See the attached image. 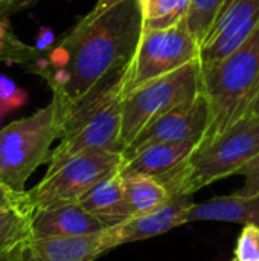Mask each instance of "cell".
<instances>
[{
	"instance_id": "30bf717a",
	"label": "cell",
	"mask_w": 259,
	"mask_h": 261,
	"mask_svg": "<svg viewBox=\"0 0 259 261\" xmlns=\"http://www.w3.org/2000/svg\"><path fill=\"white\" fill-rule=\"evenodd\" d=\"M191 205L192 202L189 197L177 196L150 213L134 216L119 225L110 226L114 246L118 248L125 243L153 239L174 228L186 225L188 223L186 214Z\"/></svg>"
},
{
	"instance_id": "ba28073f",
	"label": "cell",
	"mask_w": 259,
	"mask_h": 261,
	"mask_svg": "<svg viewBox=\"0 0 259 261\" xmlns=\"http://www.w3.org/2000/svg\"><path fill=\"white\" fill-rule=\"evenodd\" d=\"M200 54L202 47L191 34L186 18L168 29L143 31L130 63L125 95L200 60Z\"/></svg>"
},
{
	"instance_id": "4316f807",
	"label": "cell",
	"mask_w": 259,
	"mask_h": 261,
	"mask_svg": "<svg viewBox=\"0 0 259 261\" xmlns=\"http://www.w3.org/2000/svg\"><path fill=\"white\" fill-rule=\"evenodd\" d=\"M124 2H125V0H98L96 5L92 8V11L87 12L82 18H84V20H93V18L102 15L105 11L114 8V6H118V5H121V3H124Z\"/></svg>"
},
{
	"instance_id": "9a60e30c",
	"label": "cell",
	"mask_w": 259,
	"mask_h": 261,
	"mask_svg": "<svg viewBox=\"0 0 259 261\" xmlns=\"http://www.w3.org/2000/svg\"><path fill=\"white\" fill-rule=\"evenodd\" d=\"M188 223L211 220V222H234L243 226H259V194L243 196L240 193L220 196L203 203H192L188 208Z\"/></svg>"
},
{
	"instance_id": "7c38bea8",
	"label": "cell",
	"mask_w": 259,
	"mask_h": 261,
	"mask_svg": "<svg viewBox=\"0 0 259 261\" xmlns=\"http://www.w3.org/2000/svg\"><path fill=\"white\" fill-rule=\"evenodd\" d=\"M110 226L85 211L79 203H73L35 211L32 219V239L87 236L101 232Z\"/></svg>"
},
{
	"instance_id": "5b68a950",
	"label": "cell",
	"mask_w": 259,
	"mask_h": 261,
	"mask_svg": "<svg viewBox=\"0 0 259 261\" xmlns=\"http://www.w3.org/2000/svg\"><path fill=\"white\" fill-rule=\"evenodd\" d=\"M66 107L58 96L34 115L17 119L0 130V184L26 191L29 176L50 159V147L61 139Z\"/></svg>"
},
{
	"instance_id": "44dd1931",
	"label": "cell",
	"mask_w": 259,
	"mask_h": 261,
	"mask_svg": "<svg viewBox=\"0 0 259 261\" xmlns=\"http://www.w3.org/2000/svg\"><path fill=\"white\" fill-rule=\"evenodd\" d=\"M235 261H259V226L243 228L235 246Z\"/></svg>"
},
{
	"instance_id": "277c9868",
	"label": "cell",
	"mask_w": 259,
	"mask_h": 261,
	"mask_svg": "<svg viewBox=\"0 0 259 261\" xmlns=\"http://www.w3.org/2000/svg\"><path fill=\"white\" fill-rule=\"evenodd\" d=\"M259 156V116H249L214 142L197 147L177 168L159 177L172 197H191L206 185L240 174Z\"/></svg>"
},
{
	"instance_id": "d4e9b609",
	"label": "cell",
	"mask_w": 259,
	"mask_h": 261,
	"mask_svg": "<svg viewBox=\"0 0 259 261\" xmlns=\"http://www.w3.org/2000/svg\"><path fill=\"white\" fill-rule=\"evenodd\" d=\"M53 43H55V34L50 28L41 26L37 35V41H35V49L38 52H47L53 49Z\"/></svg>"
},
{
	"instance_id": "603a6c76",
	"label": "cell",
	"mask_w": 259,
	"mask_h": 261,
	"mask_svg": "<svg viewBox=\"0 0 259 261\" xmlns=\"http://www.w3.org/2000/svg\"><path fill=\"white\" fill-rule=\"evenodd\" d=\"M27 200V191H17L0 184V211Z\"/></svg>"
},
{
	"instance_id": "7402d4cb",
	"label": "cell",
	"mask_w": 259,
	"mask_h": 261,
	"mask_svg": "<svg viewBox=\"0 0 259 261\" xmlns=\"http://www.w3.org/2000/svg\"><path fill=\"white\" fill-rule=\"evenodd\" d=\"M240 176L246 177L243 188L238 191L243 196H258L259 194V156L249 162L241 171Z\"/></svg>"
},
{
	"instance_id": "52a82bcc",
	"label": "cell",
	"mask_w": 259,
	"mask_h": 261,
	"mask_svg": "<svg viewBox=\"0 0 259 261\" xmlns=\"http://www.w3.org/2000/svg\"><path fill=\"white\" fill-rule=\"evenodd\" d=\"M122 153L105 150H87L78 153L52 171L27 191L35 211L52 210L79 200L104 177L121 168Z\"/></svg>"
},
{
	"instance_id": "8992f818",
	"label": "cell",
	"mask_w": 259,
	"mask_h": 261,
	"mask_svg": "<svg viewBox=\"0 0 259 261\" xmlns=\"http://www.w3.org/2000/svg\"><path fill=\"white\" fill-rule=\"evenodd\" d=\"M200 92L202 61L197 60L127 93L122 102V153L154 119L188 101H192Z\"/></svg>"
},
{
	"instance_id": "ac0fdd59",
	"label": "cell",
	"mask_w": 259,
	"mask_h": 261,
	"mask_svg": "<svg viewBox=\"0 0 259 261\" xmlns=\"http://www.w3.org/2000/svg\"><path fill=\"white\" fill-rule=\"evenodd\" d=\"M192 0H142L143 31L168 29L186 18Z\"/></svg>"
},
{
	"instance_id": "8fae6325",
	"label": "cell",
	"mask_w": 259,
	"mask_h": 261,
	"mask_svg": "<svg viewBox=\"0 0 259 261\" xmlns=\"http://www.w3.org/2000/svg\"><path fill=\"white\" fill-rule=\"evenodd\" d=\"M114 248L110 228L87 236L32 239L29 242L32 261H95Z\"/></svg>"
},
{
	"instance_id": "83f0119b",
	"label": "cell",
	"mask_w": 259,
	"mask_h": 261,
	"mask_svg": "<svg viewBox=\"0 0 259 261\" xmlns=\"http://www.w3.org/2000/svg\"><path fill=\"white\" fill-rule=\"evenodd\" d=\"M249 116H259V92L258 95H256V98H255V101H253L252 106H250V110H249L247 118H249Z\"/></svg>"
},
{
	"instance_id": "cb8c5ba5",
	"label": "cell",
	"mask_w": 259,
	"mask_h": 261,
	"mask_svg": "<svg viewBox=\"0 0 259 261\" xmlns=\"http://www.w3.org/2000/svg\"><path fill=\"white\" fill-rule=\"evenodd\" d=\"M38 0H0V18H9L11 14L32 6Z\"/></svg>"
},
{
	"instance_id": "6da1fadb",
	"label": "cell",
	"mask_w": 259,
	"mask_h": 261,
	"mask_svg": "<svg viewBox=\"0 0 259 261\" xmlns=\"http://www.w3.org/2000/svg\"><path fill=\"white\" fill-rule=\"evenodd\" d=\"M143 32L142 0H125L93 20L81 18L60 41L69 52V84L53 92L69 110L99 81L128 66Z\"/></svg>"
},
{
	"instance_id": "d6986e66",
	"label": "cell",
	"mask_w": 259,
	"mask_h": 261,
	"mask_svg": "<svg viewBox=\"0 0 259 261\" xmlns=\"http://www.w3.org/2000/svg\"><path fill=\"white\" fill-rule=\"evenodd\" d=\"M224 0H192L188 15H186V23L194 35V38L198 41L200 47L203 46L211 28L214 26L220 9L223 6Z\"/></svg>"
},
{
	"instance_id": "f1b7e54d",
	"label": "cell",
	"mask_w": 259,
	"mask_h": 261,
	"mask_svg": "<svg viewBox=\"0 0 259 261\" xmlns=\"http://www.w3.org/2000/svg\"><path fill=\"white\" fill-rule=\"evenodd\" d=\"M2 121H3V118L0 116V125H2ZM0 130H2V128H0Z\"/></svg>"
},
{
	"instance_id": "7a4b0ae2",
	"label": "cell",
	"mask_w": 259,
	"mask_h": 261,
	"mask_svg": "<svg viewBox=\"0 0 259 261\" xmlns=\"http://www.w3.org/2000/svg\"><path fill=\"white\" fill-rule=\"evenodd\" d=\"M128 70L130 64L110 73L69 110L60 144L50 153L47 171L87 150L122 153V102Z\"/></svg>"
},
{
	"instance_id": "9c48e42d",
	"label": "cell",
	"mask_w": 259,
	"mask_h": 261,
	"mask_svg": "<svg viewBox=\"0 0 259 261\" xmlns=\"http://www.w3.org/2000/svg\"><path fill=\"white\" fill-rule=\"evenodd\" d=\"M209 119V102L205 93L200 92L192 101L169 110L147 125L133 144L122 153V158L127 159L154 144L180 141H197L200 144L208 132Z\"/></svg>"
},
{
	"instance_id": "e0dca14e",
	"label": "cell",
	"mask_w": 259,
	"mask_h": 261,
	"mask_svg": "<svg viewBox=\"0 0 259 261\" xmlns=\"http://www.w3.org/2000/svg\"><path fill=\"white\" fill-rule=\"evenodd\" d=\"M35 210L26 202L0 211V252L32 240V219Z\"/></svg>"
},
{
	"instance_id": "4fadbf2b",
	"label": "cell",
	"mask_w": 259,
	"mask_h": 261,
	"mask_svg": "<svg viewBox=\"0 0 259 261\" xmlns=\"http://www.w3.org/2000/svg\"><path fill=\"white\" fill-rule=\"evenodd\" d=\"M197 147V141L163 142L150 145L124 159L121 165V173L143 174L159 179L182 165L195 151Z\"/></svg>"
},
{
	"instance_id": "5bb4252c",
	"label": "cell",
	"mask_w": 259,
	"mask_h": 261,
	"mask_svg": "<svg viewBox=\"0 0 259 261\" xmlns=\"http://www.w3.org/2000/svg\"><path fill=\"white\" fill-rule=\"evenodd\" d=\"M79 205L108 226L128 220L131 214L127 203L125 184L121 168L98 182L79 200Z\"/></svg>"
},
{
	"instance_id": "ffe728a7",
	"label": "cell",
	"mask_w": 259,
	"mask_h": 261,
	"mask_svg": "<svg viewBox=\"0 0 259 261\" xmlns=\"http://www.w3.org/2000/svg\"><path fill=\"white\" fill-rule=\"evenodd\" d=\"M26 102L27 92L18 87L11 78L0 75V116H8L9 113L21 109Z\"/></svg>"
},
{
	"instance_id": "2e32d148",
	"label": "cell",
	"mask_w": 259,
	"mask_h": 261,
	"mask_svg": "<svg viewBox=\"0 0 259 261\" xmlns=\"http://www.w3.org/2000/svg\"><path fill=\"white\" fill-rule=\"evenodd\" d=\"M131 217L150 213L172 199L160 180L143 174H122ZM130 217V219H131Z\"/></svg>"
},
{
	"instance_id": "484cf974",
	"label": "cell",
	"mask_w": 259,
	"mask_h": 261,
	"mask_svg": "<svg viewBox=\"0 0 259 261\" xmlns=\"http://www.w3.org/2000/svg\"><path fill=\"white\" fill-rule=\"evenodd\" d=\"M0 261H32L31 254H29V243L20 245L8 251H2Z\"/></svg>"
},
{
	"instance_id": "3957f363",
	"label": "cell",
	"mask_w": 259,
	"mask_h": 261,
	"mask_svg": "<svg viewBox=\"0 0 259 261\" xmlns=\"http://www.w3.org/2000/svg\"><path fill=\"white\" fill-rule=\"evenodd\" d=\"M202 92L209 102V127L198 147H205L247 118L259 92V26L229 57L202 64Z\"/></svg>"
}]
</instances>
